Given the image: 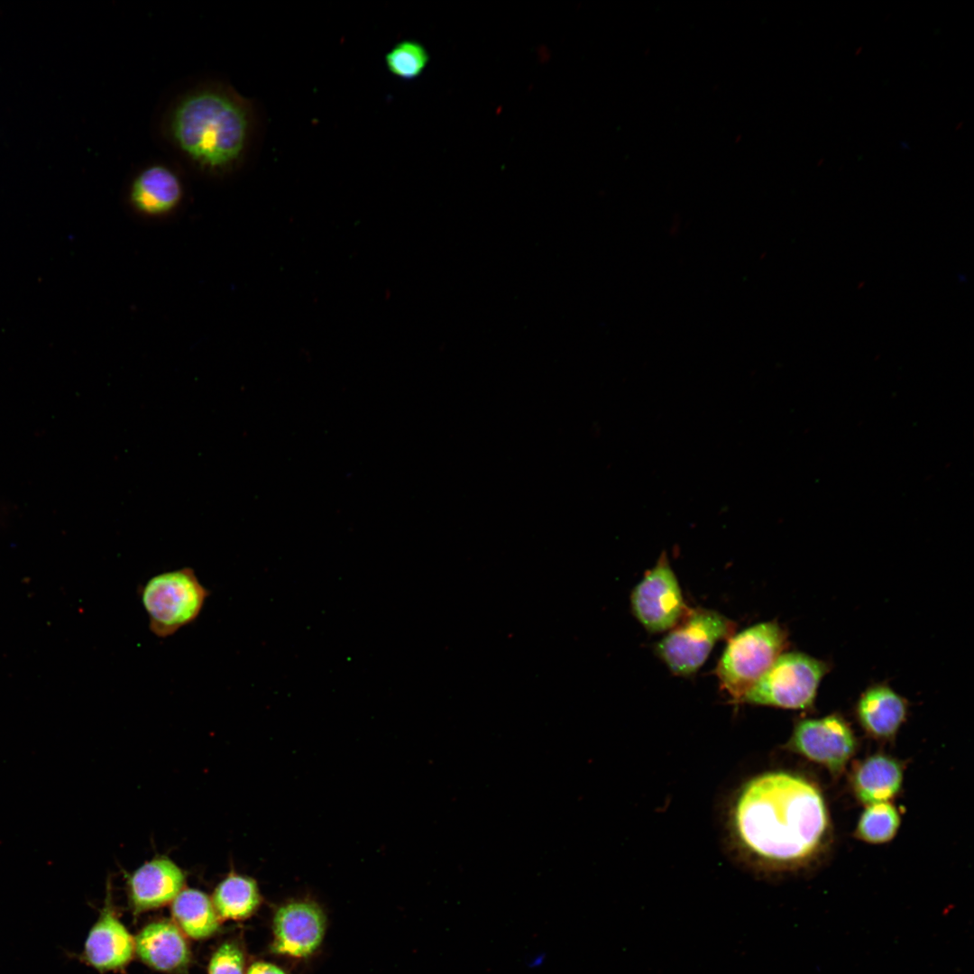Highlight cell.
<instances>
[{"label": "cell", "instance_id": "11", "mask_svg": "<svg viewBox=\"0 0 974 974\" xmlns=\"http://www.w3.org/2000/svg\"><path fill=\"white\" fill-rule=\"evenodd\" d=\"M185 885V874L170 858L158 856L134 870L128 878V893L136 913L172 902Z\"/></svg>", "mask_w": 974, "mask_h": 974}, {"label": "cell", "instance_id": "5", "mask_svg": "<svg viewBox=\"0 0 974 974\" xmlns=\"http://www.w3.org/2000/svg\"><path fill=\"white\" fill-rule=\"evenodd\" d=\"M140 593L149 628L159 638L170 637L193 622L209 595L190 567L158 574Z\"/></svg>", "mask_w": 974, "mask_h": 974}, {"label": "cell", "instance_id": "7", "mask_svg": "<svg viewBox=\"0 0 974 974\" xmlns=\"http://www.w3.org/2000/svg\"><path fill=\"white\" fill-rule=\"evenodd\" d=\"M186 201V188L180 175L171 167L153 163L139 170L130 179L124 202L137 220L160 224L172 219Z\"/></svg>", "mask_w": 974, "mask_h": 974}, {"label": "cell", "instance_id": "16", "mask_svg": "<svg viewBox=\"0 0 974 974\" xmlns=\"http://www.w3.org/2000/svg\"><path fill=\"white\" fill-rule=\"evenodd\" d=\"M171 914L179 929L192 939L208 938L219 928L212 900L198 889H182L172 901Z\"/></svg>", "mask_w": 974, "mask_h": 974}, {"label": "cell", "instance_id": "20", "mask_svg": "<svg viewBox=\"0 0 974 974\" xmlns=\"http://www.w3.org/2000/svg\"><path fill=\"white\" fill-rule=\"evenodd\" d=\"M208 974H245L241 948L233 942L223 943L210 959Z\"/></svg>", "mask_w": 974, "mask_h": 974}, {"label": "cell", "instance_id": "14", "mask_svg": "<svg viewBox=\"0 0 974 974\" xmlns=\"http://www.w3.org/2000/svg\"><path fill=\"white\" fill-rule=\"evenodd\" d=\"M133 940L139 958L158 970L180 969L189 960L187 942L179 927L170 922L151 923Z\"/></svg>", "mask_w": 974, "mask_h": 974}, {"label": "cell", "instance_id": "1", "mask_svg": "<svg viewBox=\"0 0 974 974\" xmlns=\"http://www.w3.org/2000/svg\"><path fill=\"white\" fill-rule=\"evenodd\" d=\"M258 129L253 102L221 82H205L178 95L161 120V133L194 171L225 178L245 163Z\"/></svg>", "mask_w": 974, "mask_h": 974}, {"label": "cell", "instance_id": "10", "mask_svg": "<svg viewBox=\"0 0 974 974\" xmlns=\"http://www.w3.org/2000/svg\"><path fill=\"white\" fill-rule=\"evenodd\" d=\"M326 928V914L315 901L286 902L274 914L272 951L290 958H308L320 947Z\"/></svg>", "mask_w": 974, "mask_h": 974}, {"label": "cell", "instance_id": "17", "mask_svg": "<svg viewBox=\"0 0 974 974\" xmlns=\"http://www.w3.org/2000/svg\"><path fill=\"white\" fill-rule=\"evenodd\" d=\"M212 903L219 918L241 920L258 909L262 896L253 878L232 872L216 887Z\"/></svg>", "mask_w": 974, "mask_h": 974}, {"label": "cell", "instance_id": "2", "mask_svg": "<svg viewBox=\"0 0 974 974\" xmlns=\"http://www.w3.org/2000/svg\"><path fill=\"white\" fill-rule=\"evenodd\" d=\"M733 818L739 838L750 851L780 864L813 856L829 822L818 788L785 772L749 781L737 799Z\"/></svg>", "mask_w": 974, "mask_h": 974}, {"label": "cell", "instance_id": "21", "mask_svg": "<svg viewBox=\"0 0 974 974\" xmlns=\"http://www.w3.org/2000/svg\"><path fill=\"white\" fill-rule=\"evenodd\" d=\"M246 974H288L279 966L264 961L253 962L247 969Z\"/></svg>", "mask_w": 974, "mask_h": 974}, {"label": "cell", "instance_id": "6", "mask_svg": "<svg viewBox=\"0 0 974 974\" xmlns=\"http://www.w3.org/2000/svg\"><path fill=\"white\" fill-rule=\"evenodd\" d=\"M681 620L658 641L656 652L672 673L686 676L698 670L715 643L730 635L734 625L706 609L691 610Z\"/></svg>", "mask_w": 974, "mask_h": 974}, {"label": "cell", "instance_id": "4", "mask_svg": "<svg viewBox=\"0 0 974 974\" xmlns=\"http://www.w3.org/2000/svg\"><path fill=\"white\" fill-rule=\"evenodd\" d=\"M829 662L799 651L780 654L741 702L785 709L813 707Z\"/></svg>", "mask_w": 974, "mask_h": 974}, {"label": "cell", "instance_id": "3", "mask_svg": "<svg viewBox=\"0 0 974 974\" xmlns=\"http://www.w3.org/2000/svg\"><path fill=\"white\" fill-rule=\"evenodd\" d=\"M787 637L786 629L776 621L754 625L731 637L716 667L721 688L741 702L784 652Z\"/></svg>", "mask_w": 974, "mask_h": 974}, {"label": "cell", "instance_id": "9", "mask_svg": "<svg viewBox=\"0 0 974 974\" xmlns=\"http://www.w3.org/2000/svg\"><path fill=\"white\" fill-rule=\"evenodd\" d=\"M789 743L793 750L834 775L843 770L856 749L852 730L837 713L798 721Z\"/></svg>", "mask_w": 974, "mask_h": 974}, {"label": "cell", "instance_id": "22", "mask_svg": "<svg viewBox=\"0 0 974 974\" xmlns=\"http://www.w3.org/2000/svg\"><path fill=\"white\" fill-rule=\"evenodd\" d=\"M547 954L545 951H537L528 955L525 960V965L528 969L536 970L541 969L547 962Z\"/></svg>", "mask_w": 974, "mask_h": 974}, {"label": "cell", "instance_id": "12", "mask_svg": "<svg viewBox=\"0 0 974 974\" xmlns=\"http://www.w3.org/2000/svg\"><path fill=\"white\" fill-rule=\"evenodd\" d=\"M133 952L134 940L106 903L87 937L85 960L100 971L112 970L125 966Z\"/></svg>", "mask_w": 974, "mask_h": 974}, {"label": "cell", "instance_id": "8", "mask_svg": "<svg viewBox=\"0 0 974 974\" xmlns=\"http://www.w3.org/2000/svg\"><path fill=\"white\" fill-rule=\"evenodd\" d=\"M631 608L638 620L651 632L673 629L687 608L665 552L633 589Z\"/></svg>", "mask_w": 974, "mask_h": 974}, {"label": "cell", "instance_id": "15", "mask_svg": "<svg viewBox=\"0 0 974 974\" xmlns=\"http://www.w3.org/2000/svg\"><path fill=\"white\" fill-rule=\"evenodd\" d=\"M902 781L900 763L891 757L878 754L858 766L852 784L858 799L870 805L892 799L899 792Z\"/></svg>", "mask_w": 974, "mask_h": 974}, {"label": "cell", "instance_id": "13", "mask_svg": "<svg viewBox=\"0 0 974 974\" xmlns=\"http://www.w3.org/2000/svg\"><path fill=\"white\" fill-rule=\"evenodd\" d=\"M907 701L886 683L873 684L859 697L855 713L860 726L874 738L894 737L907 715Z\"/></svg>", "mask_w": 974, "mask_h": 974}, {"label": "cell", "instance_id": "18", "mask_svg": "<svg viewBox=\"0 0 974 974\" xmlns=\"http://www.w3.org/2000/svg\"><path fill=\"white\" fill-rule=\"evenodd\" d=\"M425 46L414 40H403L392 46L384 56L389 72L403 80L418 78L429 63Z\"/></svg>", "mask_w": 974, "mask_h": 974}, {"label": "cell", "instance_id": "19", "mask_svg": "<svg viewBox=\"0 0 974 974\" xmlns=\"http://www.w3.org/2000/svg\"><path fill=\"white\" fill-rule=\"evenodd\" d=\"M899 824V814L891 804H874L868 805L861 814L856 834L869 843H884L894 838Z\"/></svg>", "mask_w": 974, "mask_h": 974}]
</instances>
